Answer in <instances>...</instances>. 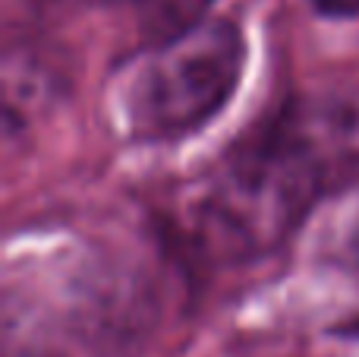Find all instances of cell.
<instances>
[{"label": "cell", "mask_w": 359, "mask_h": 357, "mask_svg": "<svg viewBox=\"0 0 359 357\" xmlns=\"http://www.w3.org/2000/svg\"><path fill=\"white\" fill-rule=\"evenodd\" d=\"M325 257L334 266L359 275V190L344 193L334 219L325 228Z\"/></svg>", "instance_id": "cell-3"}, {"label": "cell", "mask_w": 359, "mask_h": 357, "mask_svg": "<svg viewBox=\"0 0 359 357\" xmlns=\"http://www.w3.org/2000/svg\"><path fill=\"white\" fill-rule=\"evenodd\" d=\"M246 38L233 19H205L177 41L151 48L123 95L126 126L145 143L202 130L240 89Z\"/></svg>", "instance_id": "cell-1"}, {"label": "cell", "mask_w": 359, "mask_h": 357, "mask_svg": "<svg viewBox=\"0 0 359 357\" xmlns=\"http://www.w3.org/2000/svg\"><path fill=\"white\" fill-rule=\"evenodd\" d=\"M316 13L331 19H353L359 16V0H309Z\"/></svg>", "instance_id": "cell-4"}, {"label": "cell", "mask_w": 359, "mask_h": 357, "mask_svg": "<svg viewBox=\"0 0 359 357\" xmlns=\"http://www.w3.org/2000/svg\"><path fill=\"white\" fill-rule=\"evenodd\" d=\"M211 6L215 0H136L139 32L149 48H161L211 19Z\"/></svg>", "instance_id": "cell-2"}]
</instances>
